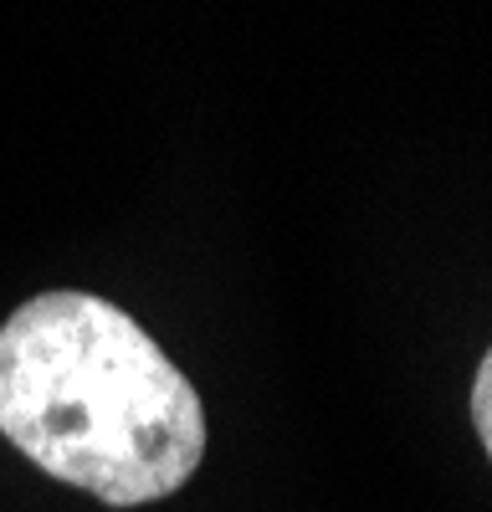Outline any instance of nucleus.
<instances>
[{
  "instance_id": "nucleus-1",
  "label": "nucleus",
  "mask_w": 492,
  "mask_h": 512,
  "mask_svg": "<svg viewBox=\"0 0 492 512\" xmlns=\"http://www.w3.org/2000/svg\"><path fill=\"white\" fill-rule=\"evenodd\" d=\"M0 436L77 492L144 507L195 477L205 410L129 313L62 287L0 323Z\"/></svg>"
},
{
  "instance_id": "nucleus-2",
  "label": "nucleus",
  "mask_w": 492,
  "mask_h": 512,
  "mask_svg": "<svg viewBox=\"0 0 492 512\" xmlns=\"http://www.w3.org/2000/svg\"><path fill=\"white\" fill-rule=\"evenodd\" d=\"M472 425H477V441H482V451L492 456V349L482 354L477 379H472Z\"/></svg>"
}]
</instances>
